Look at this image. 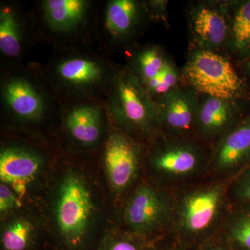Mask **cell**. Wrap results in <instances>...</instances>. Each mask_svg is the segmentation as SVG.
I'll return each mask as SVG.
<instances>
[{
  "mask_svg": "<svg viewBox=\"0 0 250 250\" xmlns=\"http://www.w3.org/2000/svg\"><path fill=\"white\" fill-rule=\"evenodd\" d=\"M62 102L39 62L0 65V109L19 127L58 122Z\"/></svg>",
  "mask_w": 250,
  "mask_h": 250,
  "instance_id": "cell-1",
  "label": "cell"
},
{
  "mask_svg": "<svg viewBox=\"0 0 250 250\" xmlns=\"http://www.w3.org/2000/svg\"><path fill=\"white\" fill-rule=\"evenodd\" d=\"M119 67L93 47L53 49L43 65L62 101L106 100Z\"/></svg>",
  "mask_w": 250,
  "mask_h": 250,
  "instance_id": "cell-2",
  "label": "cell"
},
{
  "mask_svg": "<svg viewBox=\"0 0 250 250\" xmlns=\"http://www.w3.org/2000/svg\"><path fill=\"white\" fill-rule=\"evenodd\" d=\"M100 0H41L29 11L40 42L53 49L93 47Z\"/></svg>",
  "mask_w": 250,
  "mask_h": 250,
  "instance_id": "cell-3",
  "label": "cell"
},
{
  "mask_svg": "<svg viewBox=\"0 0 250 250\" xmlns=\"http://www.w3.org/2000/svg\"><path fill=\"white\" fill-rule=\"evenodd\" d=\"M106 101L112 120L131 137L139 141L162 135L156 102L126 65H120Z\"/></svg>",
  "mask_w": 250,
  "mask_h": 250,
  "instance_id": "cell-4",
  "label": "cell"
},
{
  "mask_svg": "<svg viewBox=\"0 0 250 250\" xmlns=\"http://www.w3.org/2000/svg\"><path fill=\"white\" fill-rule=\"evenodd\" d=\"M152 22L147 1L100 0L95 29L99 52L111 57L121 49L129 50Z\"/></svg>",
  "mask_w": 250,
  "mask_h": 250,
  "instance_id": "cell-5",
  "label": "cell"
},
{
  "mask_svg": "<svg viewBox=\"0 0 250 250\" xmlns=\"http://www.w3.org/2000/svg\"><path fill=\"white\" fill-rule=\"evenodd\" d=\"M230 182L227 179L205 184L175 197L172 228L191 237L202 236L220 228L228 211Z\"/></svg>",
  "mask_w": 250,
  "mask_h": 250,
  "instance_id": "cell-6",
  "label": "cell"
},
{
  "mask_svg": "<svg viewBox=\"0 0 250 250\" xmlns=\"http://www.w3.org/2000/svg\"><path fill=\"white\" fill-rule=\"evenodd\" d=\"M182 82L197 94L241 101L247 85L229 59L215 51L193 49L182 70Z\"/></svg>",
  "mask_w": 250,
  "mask_h": 250,
  "instance_id": "cell-7",
  "label": "cell"
},
{
  "mask_svg": "<svg viewBox=\"0 0 250 250\" xmlns=\"http://www.w3.org/2000/svg\"><path fill=\"white\" fill-rule=\"evenodd\" d=\"M62 102L59 124L73 144L94 147L104 141L111 124L106 100Z\"/></svg>",
  "mask_w": 250,
  "mask_h": 250,
  "instance_id": "cell-8",
  "label": "cell"
},
{
  "mask_svg": "<svg viewBox=\"0 0 250 250\" xmlns=\"http://www.w3.org/2000/svg\"><path fill=\"white\" fill-rule=\"evenodd\" d=\"M39 41L29 11L20 3L0 2V65H17Z\"/></svg>",
  "mask_w": 250,
  "mask_h": 250,
  "instance_id": "cell-9",
  "label": "cell"
},
{
  "mask_svg": "<svg viewBox=\"0 0 250 250\" xmlns=\"http://www.w3.org/2000/svg\"><path fill=\"white\" fill-rule=\"evenodd\" d=\"M93 210L91 195L85 184L76 176H67L59 191L57 220L61 233L70 244L82 241Z\"/></svg>",
  "mask_w": 250,
  "mask_h": 250,
  "instance_id": "cell-10",
  "label": "cell"
},
{
  "mask_svg": "<svg viewBox=\"0 0 250 250\" xmlns=\"http://www.w3.org/2000/svg\"><path fill=\"white\" fill-rule=\"evenodd\" d=\"M174 198L149 185L138 188L125 208V222L137 235L172 227Z\"/></svg>",
  "mask_w": 250,
  "mask_h": 250,
  "instance_id": "cell-11",
  "label": "cell"
},
{
  "mask_svg": "<svg viewBox=\"0 0 250 250\" xmlns=\"http://www.w3.org/2000/svg\"><path fill=\"white\" fill-rule=\"evenodd\" d=\"M166 137L163 135L150 156L152 167L164 178L170 181L190 178L207 165L205 153L196 143L188 138Z\"/></svg>",
  "mask_w": 250,
  "mask_h": 250,
  "instance_id": "cell-12",
  "label": "cell"
},
{
  "mask_svg": "<svg viewBox=\"0 0 250 250\" xmlns=\"http://www.w3.org/2000/svg\"><path fill=\"white\" fill-rule=\"evenodd\" d=\"M103 147V159L112 187L118 191L125 190L139 172L142 153L139 141L120 129L111 117Z\"/></svg>",
  "mask_w": 250,
  "mask_h": 250,
  "instance_id": "cell-13",
  "label": "cell"
},
{
  "mask_svg": "<svg viewBox=\"0 0 250 250\" xmlns=\"http://www.w3.org/2000/svg\"><path fill=\"white\" fill-rule=\"evenodd\" d=\"M231 22V2L202 1L192 5L188 24L194 49L215 51L227 46Z\"/></svg>",
  "mask_w": 250,
  "mask_h": 250,
  "instance_id": "cell-14",
  "label": "cell"
},
{
  "mask_svg": "<svg viewBox=\"0 0 250 250\" xmlns=\"http://www.w3.org/2000/svg\"><path fill=\"white\" fill-rule=\"evenodd\" d=\"M250 164V114L215 141L207 166L228 179Z\"/></svg>",
  "mask_w": 250,
  "mask_h": 250,
  "instance_id": "cell-15",
  "label": "cell"
},
{
  "mask_svg": "<svg viewBox=\"0 0 250 250\" xmlns=\"http://www.w3.org/2000/svg\"><path fill=\"white\" fill-rule=\"evenodd\" d=\"M163 135L188 138L195 131L199 94L188 87H178L156 102Z\"/></svg>",
  "mask_w": 250,
  "mask_h": 250,
  "instance_id": "cell-16",
  "label": "cell"
},
{
  "mask_svg": "<svg viewBox=\"0 0 250 250\" xmlns=\"http://www.w3.org/2000/svg\"><path fill=\"white\" fill-rule=\"evenodd\" d=\"M43 162V155L32 146L5 145L0 152V179L22 198Z\"/></svg>",
  "mask_w": 250,
  "mask_h": 250,
  "instance_id": "cell-17",
  "label": "cell"
},
{
  "mask_svg": "<svg viewBox=\"0 0 250 250\" xmlns=\"http://www.w3.org/2000/svg\"><path fill=\"white\" fill-rule=\"evenodd\" d=\"M240 103L203 95L197 108L195 132L204 139L216 141L243 119Z\"/></svg>",
  "mask_w": 250,
  "mask_h": 250,
  "instance_id": "cell-18",
  "label": "cell"
},
{
  "mask_svg": "<svg viewBox=\"0 0 250 250\" xmlns=\"http://www.w3.org/2000/svg\"><path fill=\"white\" fill-rule=\"evenodd\" d=\"M126 66L141 83L159 75L171 59L155 44L135 45L127 50Z\"/></svg>",
  "mask_w": 250,
  "mask_h": 250,
  "instance_id": "cell-19",
  "label": "cell"
},
{
  "mask_svg": "<svg viewBox=\"0 0 250 250\" xmlns=\"http://www.w3.org/2000/svg\"><path fill=\"white\" fill-rule=\"evenodd\" d=\"M227 47L239 57L247 58L250 55V0L231 1Z\"/></svg>",
  "mask_w": 250,
  "mask_h": 250,
  "instance_id": "cell-20",
  "label": "cell"
},
{
  "mask_svg": "<svg viewBox=\"0 0 250 250\" xmlns=\"http://www.w3.org/2000/svg\"><path fill=\"white\" fill-rule=\"evenodd\" d=\"M220 228L230 241L250 250V205H238L227 211Z\"/></svg>",
  "mask_w": 250,
  "mask_h": 250,
  "instance_id": "cell-21",
  "label": "cell"
},
{
  "mask_svg": "<svg viewBox=\"0 0 250 250\" xmlns=\"http://www.w3.org/2000/svg\"><path fill=\"white\" fill-rule=\"evenodd\" d=\"M182 81V72L170 60L157 76L141 84L156 102L166 94L181 86L179 83Z\"/></svg>",
  "mask_w": 250,
  "mask_h": 250,
  "instance_id": "cell-22",
  "label": "cell"
},
{
  "mask_svg": "<svg viewBox=\"0 0 250 250\" xmlns=\"http://www.w3.org/2000/svg\"><path fill=\"white\" fill-rule=\"evenodd\" d=\"M33 228L24 219H18L8 225L1 236L4 250H25L30 241Z\"/></svg>",
  "mask_w": 250,
  "mask_h": 250,
  "instance_id": "cell-23",
  "label": "cell"
},
{
  "mask_svg": "<svg viewBox=\"0 0 250 250\" xmlns=\"http://www.w3.org/2000/svg\"><path fill=\"white\" fill-rule=\"evenodd\" d=\"M228 198H232L238 205H250V164L231 179Z\"/></svg>",
  "mask_w": 250,
  "mask_h": 250,
  "instance_id": "cell-24",
  "label": "cell"
},
{
  "mask_svg": "<svg viewBox=\"0 0 250 250\" xmlns=\"http://www.w3.org/2000/svg\"><path fill=\"white\" fill-rule=\"evenodd\" d=\"M20 205L18 197H16L11 188L5 183L0 184V212L4 213Z\"/></svg>",
  "mask_w": 250,
  "mask_h": 250,
  "instance_id": "cell-25",
  "label": "cell"
},
{
  "mask_svg": "<svg viewBox=\"0 0 250 250\" xmlns=\"http://www.w3.org/2000/svg\"><path fill=\"white\" fill-rule=\"evenodd\" d=\"M167 1H161V0H148L147 4L148 9L150 12L153 21H164L165 22L166 16L167 14L166 7H167Z\"/></svg>",
  "mask_w": 250,
  "mask_h": 250,
  "instance_id": "cell-26",
  "label": "cell"
},
{
  "mask_svg": "<svg viewBox=\"0 0 250 250\" xmlns=\"http://www.w3.org/2000/svg\"><path fill=\"white\" fill-rule=\"evenodd\" d=\"M103 250H141L136 242L128 238L111 240L104 246Z\"/></svg>",
  "mask_w": 250,
  "mask_h": 250,
  "instance_id": "cell-27",
  "label": "cell"
},
{
  "mask_svg": "<svg viewBox=\"0 0 250 250\" xmlns=\"http://www.w3.org/2000/svg\"><path fill=\"white\" fill-rule=\"evenodd\" d=\"M246 63H245V69H246V72L247 75H248L250 79V55L247 57Z\"/></svg>",
  "mask_w": 250,
  "mask_h": 250,
  "instance_id": "cell-28",
  "label": "cell"
},
{
  "mask_svg": "<svg viewBox=\"0 0 250 250\" xmlns=\"http://www.w3.org/2000/svg\"><path fill=\"white\" fill-rule=\"evenodd\" d=\"M206 250H225L223 247L212 246L207 248Z\"/></svg>",
  "mask_w": 250,
  "mask_h": 250,
  "instance_id": "cell-29",
  "label": "cell"
}]
</instances>
